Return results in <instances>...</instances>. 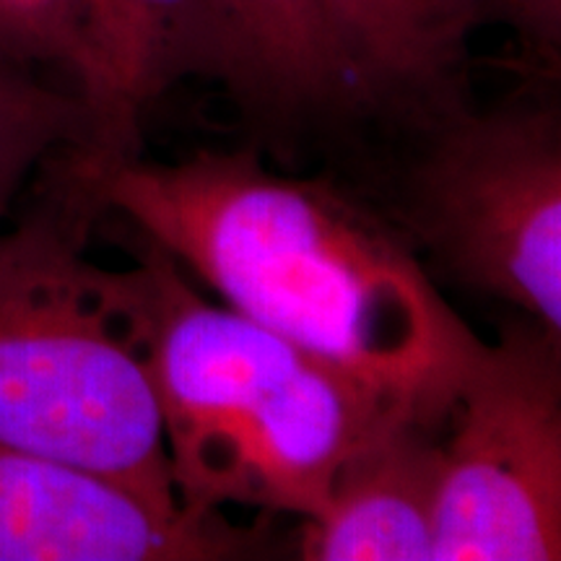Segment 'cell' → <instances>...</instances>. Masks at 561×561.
I'll use <instances>...</instances> for the list:
<instances>
[{
  "instance_id": "obj_1",
  "label": "cell",
  "mask_w": 561,
  "mask_h": 561,
  "mask_svg": "<svg viewBox=\"0 0 561 561\" xmlns=\"http://www.w3.org/2000/svg\"><path fill=\"white\" fill-rule=\"evenodd\" d=\"M58 201L115 210L231 310L445 424L483 341L442 299L413 250L320 180L248 151L178 164L123 157L58 174Z\"/></svg>"
},
{
  "instance_id": "obj_2",
  "label": "cell",
  "mask_w": 561,
  "mask_h": 561,
  "mask_svg": "<svg viewBox=\"0 0 561 561\" xmlns=\"http://www.w3.org/2000/svg\"><path fill=\"white\" fill-rule=\"evenodd\" d=\"M159 255L151 371L185 510L244 504L307 520L356 447L403 416L432 421L248 314L198 299L178 261Z\"/></svg>"
},
{
  "instance_id": "obj_3",
  "label": "cell",
  "mask_w": 561,
  "mask_h": 561,
  "mask_svg": "<svg viewBox=\"0 0 561 561\" xmlns=\"http://www.w3.org/2000/svg\"><path fill=\"white\" fill-rule=\"evenodd\" d=\"M66 206L0 231V442L182 507L151 371L161 255L112 271Z\"/></svg>"
},
{
  "instance_id": "obj_4",
  "label": "cell",
  "mask_w": 561,
  "mask_h": 561,
  "mask_svg": "<svg viewBox=\"0 0 561 561\" xmlns=\"http://www.w3.org/2000/svg\"><path fill=\"white\" fill-rule=\"evenodd\" d=\"M538 322L483 343L442 439L434 561L561 557V356Z\"/></svg>"
},
{
  "instance_id": "obj_5",
  "label": "cell",
  "mask_w": 561,
  "mask_h": 561,
  "mask_svg": "<svg viewBox=\"0 0 561 561\" xmlns=\"http://www.w3.org/2000/svg\"><path fill=\"white\" fill-rule=\"evenodd\" d=\"M416 227L434 255L561 339V130L549 107L462 117L416 174Z\"/></svg>"
},
{
  "instance_id": "obj_6",
  "label": "cell",
  "mask_w": 561,
  "mask_h": 561,
  "mask_svg": "<svg viewBox=\"0 0 561 561\" xmlns=\"http://www.w3.org/2000/svg\"><path fill=\"white\" fill-rule=\"evenodd\" d=\"M257 546L219 512L167 507L123 481L0 442V561H216Z\"/></svg>"
},
{
  "instance_id": "obj_7",
  "label": "cell",
  "mask_w": 561,
  "mask_h": 561,
  "mask_svg": "<svg viewBox=\"0 0 561 561\" xmlns=\"http://www.w3.org/2000/svg\"><path fill=\"white\" fill-rule=\"evenodd\" d=\"M434 421L403 416L356 447L305 520L310 561H434L442 439Z\"/></svg>"
},
{
  "instance_id": "obj_8",
  "label": "cell",
  "mask_w": 561,
  "mask_h": 561,
  "mask_svg": "<svg viewBox=\"0 0 561 561\" xmlns=\"http://www.w3.org/2000/svg\"><path fill=\"white\" fill-rule=\"evenodd\" d=\"M96 89L89 149L62 153L68 170H96L133 157L138 115L182 76H210L214 32L208 0H81Z\"/></svg>"
},
{
  "instance_id": "obj_9",
  "label": "cell",
  "mask_w": 561,
  "mask_h": 561,
  "mask_svg": "<svg viewBox=\"0 0 561 561\" xmlns=\"http://www.w3.org/2000/svg\"><path fill=\"white\" fill-rule=\"evenodd\" d=\"M214 62L244 102L307 112L356 102L331 0H208Z\"/></svg>"
},
{
  "instance_id": "obj_10",
  "label": "cell",
  "mask_w": 561,
  "mask_h": 561,
  "mask_svg": "<svg viewBox=\"0 0 561 561\" xmlns=\"http://www.w3.org/2000/svg\"><path fill=\"white\" fill-rule=\"evenodd\" d=\"M356 102L432 96L466 60L489 0H331Z\"/></svg>"
},
{
  "instance_id": "obj_11",
  "label": "cell",
  "mask_w": 561,
  "mask_h": 561,
  "mask_svg": "<svg viewBox=\"0 0 561 561\" xmlns=\"http://www.w3.org/2000/svg\"><path fill=\"white\" fill-rule=\"evenodd\" d=\"M94 133V110L81 91L0 60V224L37 167L89 149Z\"/></svg>"
},
{
  "instance_id": "obj_12",
  "label": "cell",
  "mask_w": 561,
  "mask_h": 561,
  "mask_svg": "<svg viewBox=\"0 0 561 561\" xmlns=\"http://www.w3.org/2000/svg\"><path fill=\"white\" fill-rule=\"evenodd\" d=\"M0 60L58 70L91 104L96 62L81 0H0Z\"/></svg>"
},
{
  "instance_id": "obj_13",
  "label": "cell",
  "mask_w": 561,
  "mask_h": 561,
  "mask_svg": "<svg viewBox=\"0 0 561 561\" xmlns=\"http://www.w3.org/2000/svg\"><path fill=\"white\" fill-rule=\"evenodd\" d=\"M491 16H502L546 58H557L561 42V0H489Z\"/></svg>"
}]
</instances>
